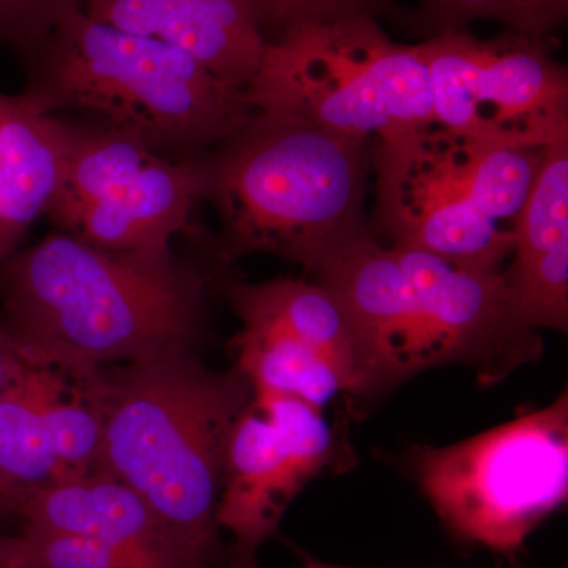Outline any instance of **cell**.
Wrapping results in <instances>:
<instances>
[{
  "mask_svg": "<svg viewBox=\"0 0 568 568\" xmlns=\"http://www.w3.org/2000/svg\"><path fill=\"white\" fill-rule=\"evenodd\" d=\"M205 284L174 254L110 252L58 231L0 263V324L24 361L92 375L194 349Z\"/></svg>",
  "mask_w": 568,
  "mask_h": 568,
  "instance_id": "cell-1",
  "label": "cell"
},
{
  "mask_svg": "<svg viewBox=\"0 0 568 568\" xmlns=\"http://www.w3.org/2000/svg\"><path fill=\"white\" fill-rule=\"evenodd\" d=\"M364 351L372 392L446 365L491 386L540 357L538 332L511 312L503 271L459 267L364 233L317 265Z\"/></svg>",
  "mask_w": 568,
  "mask_h": 568,
  "instance_id": "cell-2",
  "label": "cell"
},
{
  "mask_svg": "<svg viewBox=\"0 0 568 568\" xmlns=\"http://www.w3.org/2000/svg\"><path fill=\"white\" fill-rule=\"evenodd\" d=\"M253 402L248 379L207 368L193 349L103 368V443L97 474L136 491L213 566L231 433Z\"/></svg>",
  "mask_w": 568,
  "mask_h": 568,
  "instance_id": "cell-3",
  "label": "cell"
},
{
  "mask_svg": "<svg viewBox=\"0 0 568 568\" xmlns=\"http://www.w3.org/2000/svg\"><path fill=\"white\" fill-rule=\"evenodd\" d=\"M24 54L26 93L43 110L88 112L162 155L196 160L253 114L245 89L213 77L192 55L92 20L80 7Z\"/></svg>",
  "mask_w": 568,
  "mask_h": 568,
  "instance_id": "cell-4",
  "label": "cell"
},
{
  "mask_svg": "<svg viewBox=\"0 0 568 568\" xmlns=\"http://www.w3.org/2000/svg\"><path fill=\"white\" fill-rule=\"evenodd\" d=\"M368 142L253 111L205 163L204 197L219 212L224 261L275 254L313 274L328 254L368 233Z\"/></svg>",
  "mask_w": 568,
  "mask_h": 568,
  "instance_id": "cell-5",
  "label": "cell"
},
{
  "mask_svg": "<svg viewBox=\"0 0 568 568\" xmlns=\"http://www.w3.org/2000/svg\"><path fill=\"white\" fill-rule=\"evenodd\" d=\"M369 149L377 226L388 245L474 271H504L549 148L488 144L432 125Z\"/></svg>",
  "mask_w": 568,
  "mask_h": 568,
  "instance_id": "cell-6",
  "label": "cell"
},
{
  "mask_svg": "<svg viewBox=\"0 0 568 568\" xmlns=\"http://www.w3.org/2000/svg\"><path fill=\"white\" fill-rule=\"evenodd\" d=\"M253 111L387 141L435 125L428 67L373 17L301 22L272 39L248 89Z\"/></svg>",
  "mask_w": 568,
  "mask_h": 568,
  "instance_id": "cell-7",
  "label": "cell"
},
{
  "mask_svg": "<svg viewBox=\"0 0 568 568\" xmlns=\"http://www.w3.org/2000/svg\"><path fill=\"white\" fill-rule=\"evenodd\" d=\"M414 474L457 540L514 558L568 496V394L446 447H416Z\"/></svg>",
  "mask_w": 568,
  "mask_h": 568,
  "instance_id": "cell-8",
  "label": "cell"
},
{
  "mask_svg": "<svg viewBox=\"0 0 568 568\" xmlns=\"http://www.w3.org/2000/svg\"><path fill=\"white\" fill-rule=\"evenodd\" d=\"M69 151L48 209L58 231L110 252L173 256L204 197V160H174L102 122H67Z\"/></svg>",
  "mask_w": 568,
  "mask_h": 568,
  "instance_id": "cell-9",
  "label": "cell"
},
{
  "mask_svg": "<svg viewBox=\"0 0 568 568\" xmlns=\"http://www.w3.org/2000/svg\"><path fill=\"white\" fill-rule=\"evenodd\" d=\"M428 67L435 125L467 140L545 149L568 138V73L552 40L469 29L418 43Z\"/></svg>",
  "mask_w": 568,
  "mask_h": 568,
  "instance_id": "cell-10",
  "label": "cell"
},
{
  "mask_svg": "<svg viewBox=\"0 0 568 568\" xmlns=\"http://www.w3.org/2000/svg\"><path fill=\"white\" fill-rule=\"evenodd\" d=\"M338 444L323 409L293 396L253 392L227 446L216 523L233 537L227 568H257V555L291 503L325 469Z\"/></svg>",
  "mask_w": 568,
  "mask_h": 568,
  "instance_id": "cell-11",
  "label": "cell"
},
{
  "mask_svg": "<svg viewBox=\"0 0 568 568\" xmlns=\"http://www.w3.org/2000/svg\"><path fill=\"white\" fill-rule=\"evenodd\" d=\"M80 9L119 31L170 44L245 91L268 43L254 0H81Z\"/></svg>",
  "mask_w": 568,
  "mask_h": 568,
  "instance_id": "cell-12",
  "label": "cell"
},
{
  "mask_svg": "<svg viewBox=\"0 0 568 568\" xmlns=\"http://www.w3.org/2000/svg\"><path fill=\"white\" fill-rule=\"evenodd\" d=\"M22 530L95 538L170 568H216L136 491L93 474L52 485L21 511Z\"/></svg>",
  "mask_w": 568,
  "mask_h": 568,
  "instance_id": "cell-13",
  "label": "cell"
},
{
  "mask_svg": "<svg viewBox=\"0 0 568 568\" xmlns=\"http://www.w3.org/2000/svg\"><path fill=\"white\" fill-rule=\"evenodd\" d=\"M504 286L530 331L568 328V138L549 145L515 230Z\"/></svg>",
  "mask_w": 568,
  "mask_h": 568,
  "instance_id": "cell-14",
  "label": "cell"
},
{
  "mask_svg": "<svg viewBox=\"0 0 568 568\" xmlns=\"http://www.w3.org/2000/svg\"><path fill=\"white\" fill-rule=\"evenodd\" d=\"M69 151L67 122L28 93H0V263L17 252L58 193Z\"/></svg>",
  "mask_w": 568,
  "mask_h": 568,
  "instance_id": "cell-15",
  "label": "cell"
},
{
  "mask_svg": "<svg viewBox=\"0 0 568 568\" xmlns=\"http://www.w3.org/2000/svg\"><path fill=\"white\" fill-rule=\"evenodd\" d=\"M230 301L237 315L274 321L320 351L342 377L346 394L372 392L353 324L335 295L320 283L291 278L235 283L230 286Z\"/></svg>",
  "mask_w": 568,
  "mask_h": 568,
  "instance_id": "cell-16",
  "label": "cell"
},
{
  "mask_svg": "<svg viewBox=\"0 0 568 568\" xmlns=\"http://www.w3.org/2000/svg\"><path fill=\"white\" fill-rule=\"evenodd\" d=\"M51 366L20 355L0 394V523L20 518L24 507L58 484L47 405Z\"/></svg>",
  "mask_w": 568,
  "mask_h": 568,
  "instance_id": "cell-17",
  "label": "cell"
},
{
  "mask_svg": "<svg viewBox=\"0 0 568 568\" xmlns=\"http://www.w3.org/2000/svg\"><path fill=\"white\" fill-rule=\"evenodd\" d=\"M237 316L242 321L234 339L237 368L253 392L293 396L320 409L346 394L342 377L315 347L274 321Z\"/></svg>",
  "mask_w": 568,
  "mask_h": 568,
  "instance_id": "cell-18",
  "label": "cell"
},
{
  "mask_svg": "<svg viewBox=\"0 0 568 568\" xmlns=\"http://www.w3.org/2000/svg\"><path fill=\"white\" fill-rule=\"evenodd\" d=\"M567 17L568 0H418L402 21L424 40L465 31L477 21H495L504 31L552 40Z\"/></svg>",
  "mask_w": 568,
  "mask_h": 568,
  "instance_id": "cell-19",
  "label": "cell"
},
{
  "mask_svg": "<svg viewBox=\"0 0 568 568\" xmlns=\"http://www.w3.org/2000/svg\"><path fill=\"white\" fill-rule=\"evenodd\" d=\"M22 568H170L95 538L21 530Z\"/></svg>",
  "mask_w": 568,
  "mask_h": 568,
  "instance_id": "cell-20",
  "label": "cell"
},
{
  "mask_svg": "<svg viewBox=\"0 0 568 568\" xmlns=\"http://www.w3.org/2000/svg\"><path fill=\"white\" fill-rule=\"evenodd\" d=\"M254 3L263 18L268 41L301 22L396 13L392 0H254Z\"/></svg>",
  "mask_w": 568,
  "mask_h": 568,
  "instance_id": "cell-21",
  "label": "cell"
},
{
  "mask_svg": "<svg viewBox=\"0 0 568 568\" xmlns=\"http://www.w3.org/2000/svg\"><path fill=\"white\" fill-rule=\"evenodd\" d=\"M81 0H0V43L31 50Z\"/></svg>",
  "mask_w": 568,
  "mask_h": 568,
  "instance_id": "cell-22",
  "label": "cell"
},
{
  "mask_svg": "<svg viewBox=\"0 0 568 568\" xmlns=\"http://www.w3.org/2000/svg\"><path fill=\"white\" fill-rule=\"evenodd\" d=\"M18 362H20V354L11 343L10 336L7 335L6 328L0 324V394L9 384Z\"/></svg>",
  "mask_w": 568,
  "mask_h": 568,
  "instance_id": "cell-23",
  "label": "cell"
},
{
  "mask_svg": "<svg viewBox=\"0 0 568 568\" xmlns=\"http://www.w3.org/2000/svg\"><path fill=\"white\" fill-rule=\"evenodd\" d=\"M0 568H22L20 534L7 536V534L0 532Z\"/></svg>",
  "mask_w": 568,
  "mask_h": 568,
  "instance_id": "cell-24",
  "label": "cell"
},
{
  "mask_svg": "<svg viewBox=\"0 0 568 568\" xmlns=\"http://www.w3.org/2000/svg\"><path fill=\"white\" fill-rule=\"evenodd\" d=\"M297 568H354V567L334 566V564H325V562H320V560L310 559V560H306V562H304V566H301Z\"/></svg>",
  "mask_w": 568,
  "mask_h": 568,
  "instance_id": "cell-25",
  "label": "cell"
}]
</instances>
